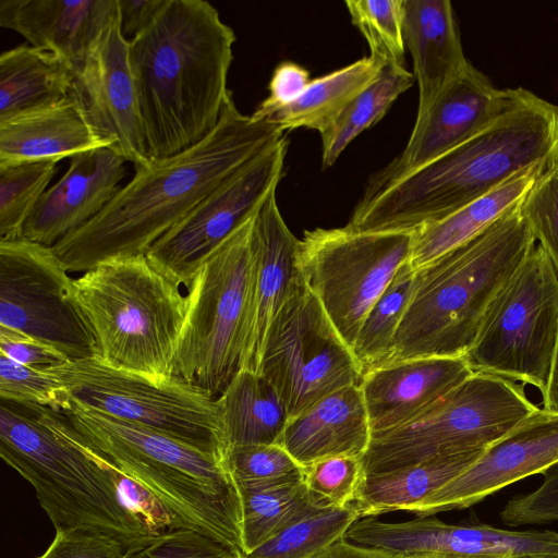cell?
Masks as SVG:
<instances>
[{
    "mask_svg": "<svg viewBox=\"0 0 558 558\" xmlns=\"http://www.w3.org/2000/svg\"><path fill=\"white\" fill-rule=\"evenodd\" d=\"M126 162L109 147L73 156L61 179L47 189L34 207L23 236L53 246L92 220L121 189Z\"/></svg>",
    "mask_w": 558,
    "mask_h": 558,
    "instance_id": "obj_19",
    "label": "cell"
},
{
    "mask_svg": "<svg viewBox=\"0 0 558 558\" xmlns=\"http://www.w3.org/2000/svg\"><path fill=\"white\" fill-rule=\"evenodd\" d=\"M70 97L99 138L134 168L147 166L146 134L118 11L74 73Z\"/></svg>",
    "mask_w": 558,
    "mask_h": 558,
    "instance_id": "obj_16",
    "label": "cell"
},
{
    "mask_svg": "<svg viewBox=\"0 0 558 558\" xmlns=\"http://www.w3.org/2000/svg\"><path fill=\"white\" fill-rule=\"evenodd\" d=\"M544 409L558 412V349L555 357L551 378L547 391L543 396Z\"/></svg>",
    "mask_w": 558,
    "mask_h": 558,
    "instance_id": "obj_49",
    "label": "cell"
},
{
    "mask_svg": "<svg viewBox=\"0 0 558 558\" xmlns=\"http://www.w3.org/2000/svg\"><path fill=\"white\" fill-rule=\"evenodd\" d=\"M1 401L24 407L62 411L69 397L59 378L49 371L33 368L0 353Z\"/></svg>",
    "mask_w": 558,
    "mask_h": 558,
    "instance_id": "obj_39",
    "label": "cell"
},
{
    "mask_svg": "<svg viewBox=\"0 0 558 558\" xmlns=\"http://www.w3.org/2000/svg\"><path fill=\"white\" fill-rule=\"evenodd\" d=\"M405 558H515L510 555H471V554H451V553H433Z\"/></svg>",
    "mask_w": 558,
    "mask_h": 558,
    "instance_id": "obj_50",
    "label": "cell"
},
{
    "mask_svg": "<svg viewBox=\"0 0 558 558\" xmlns=\"http://www.w3.org/2000/svg\"><path fill=\"white\" fill-rule=\"evenodd\" d=\"M473 373L464 355L397 361L367 373L360 388L372 434L412 420Z\"/></svg>",
    "mask_w": 558,
    "mask_h": 558,
    "instance_id": "obj_22",
    "label": "cell"
},
{
    "mask_svg": "<svg viewBox=\"0 0 558 558\" xmlns=\"http://www.w3.org/2000/svg\"><path fill=\"white\" fill-rule=\"evenodd\" d=\"M217 399L228 449L279 444L289 413L274 385L260 373L241 369Z\"/></svg>",
    "mask_w": 558,
    "mask_h": 558,
    "instance_id": "obj_30",
    "label": "cell"
},
{
    "mask_svg": "<svg viewBox=\"0 0 558 558\" xmlns=\"http://www.w3.org/2000/svg\"><path fill=\"white\" fill-rule=\"evenodd\" d=\"M520 208L536 243L558 272V165L536 180Z\"/></svg>",
    "mask_w": 558,
    "mask_h": 558,
    "instance_id": "obj_41",
    "label": "cell"
},
{
    "mask_svg": "<svg viewBox=\"0 0 558 558\" xmlns=\"http://www.w3.org/2000/svg\"><path fill=\"white\" fill-rule=\"evenodd\" d=\"M255 217L225 240L186 288L173 375L218 398L243 368L255 269Z\"/></svg>",
    "mask_w": 558,
    "mask_h": 558,
    "instance_id": "obj_8",
    "label": "cell"
},
{
    "mask_svg": "<svg viewBox=\"0 0 558 558\" xmlns=\"http://www.w3.org/2000/svg\"><path fill=\"white\" fill-rule=\"evenodd\" d=\"M537 409L520 384L473 373L412 420L372 434L362 457L364 473H384L439 456L487 449Z\"/></svg>",
    "mask_w": 558,
    "mask_h": 558,
    "instance_id": "obj_9",
    "label": "cell"
},
{
    "mask_svg": "<svg viewBox=\"0 0 558 558\" xmlns=\"http://www.w3.org/2000/svg\"><path fill=\"white\" fill-rule=\"evenodd\" d=\"M167 0H118L120 27L128 41L144 32L158 16Z\"/></svg>",
    "mask_w": 558,
    "mask_h": 558,
    "instance_id": "obj_47",
    "label": "cell"
},
{
    "mask_svg": "<svg viewBox=\"0 0 558 558\" xmlns=\"http://www.w3.org/2000/svg\"><path fill=\"white\" fill-rule=\"evenodd\" d=\"M182 286L146 254L102 260L75 278L98 357L144 376H172L187 310Z\"/></svg>",
    "mask_w": 558,
    "mask_h": 558,
    "instance_id": "obj_7",
    "label": "cell"
},
{
    "mask_svg": "<svg viewBox=\"0 0 558 558\" xmlns=\"http://www.w3.org/2000/svg\"><path fill=\"white\" fill-rule=\"evenodd\" d=\"M236 485L242 506V555L317 507L308 498L303 476Z\"/></svg>",
    "mask_w": 558,
    "mask_h": 558,
    "instance_id": "obj_32",
    "label": "cell"
},
{
    "mask_svg": "<svg viewBox=\"0 0 558 558\" xmlns=\"http://www.w3.org/2000/svg\"><path fill=\"white\" fill-rule=\"evenodd\" d=\"M556 165L558 107L523 87L511 88L506 108L472 137L402 177L369 184L347 226L413 233L526 168Z\"/></svg>",
    "mask_w": 558,
    "mask_h": 558,
    "instance_id": "obj_2",
    "label": "cell"
},
{
    "mask_svg": "<svg viewBox=\"0 0 558 558\" xmlns=\"http://www.w3.org/2000/svg\"><path fill=\"white\" fill-rule=\"evenodd\" d=\"M123 558H242V553L201 532L180 529L131 548Z\"/></svg>",
    "mask_w": 558,
    "mask_h": 558,
    "instance_id": "obj_42",
    "label": "cell"
},
{
    "mask_svg": "<svg viewBox=\"0 0 558 558\" xmlns=\"http://www.w3.org/2000/svg\"><path fill=\"white\" fill-rule=\"evenodd\" d=\"M558 349V272L536 243L489 304L464 355L474 373L532 385L544 396Z\"/></svg>",
    "mask_w": 558,
    "mask_h": 558,
    "instance_id": "obj_11",
    "label": "cell"
},
{
    "mask_svg": "<svg viewBox=\"0 0 558 558\" xmlns=\"http://www.w3.org/2000/svg\"><path fill=\"white\" fill-rule=\"evenodd\" d=\"M118 11V0H0V26L52 52L74 71Z\"/></svg>",
    "mask_w": 558,
    "mask_h": 558,
    "instance_id": "obj_23",
    "label": "cell"
},
{
    "mask_svg": "<svg viewBox=\"0 0 558 558\" xmlns=\"http://www.w3.org/2000/svg\"><path fill=\"white\" fill-rule=\"evenodd\" d=\"M283 137L275 122L240 112L231 96L207 137L172 157L134 168L131 181L98 215L52 248L71 272L145 254L214 190Z\"/></svg>",
    "mask_w": 558,
    "mask_h": 558,
    "instance_id": "obj_1",
    "label": "cell"
},
{
    "mask_svg": "<svg viewBox=\"0 0 558 558\" xmlns=\"http://www.w3.org/2000/svg\"><path fill=\"white\" fill-rule=\"evenodd\" d=\"M558 466V412L538 408L466 470L411 512L417 517L469 508L508 485Z\"/></svg>",
    "mask_w": 558,
    "mask_h": 558,
    "instance_id": "obj_17",
    "label": "cell"
},
{
    "mask_svg": "<svg viewBox=\"0 0 558 558\" xmlns=\"http://www.w3.org/2000/svg\"><path fill=\"white\" fill-rule=\"evenodd\" d=\"M73 69L57 54L21 45L0 56V123L69 98Z\"/></svg>",
    "mask_w": 558,
    "mask_h": 558,
    "instance_id": "obj_28",
    "label": "cell"
},
{
    "mask_svg": "<svg viewBox=\"0 0 558 558\" xmlns=\"http://www.w3.org/2000/svg\"><path fill=\"white\" fill-rule=\"evenodd\" d=\"M352 24L366 39L371 56L404 65L403 0H348Z\"/></svg>",
    "mask_w": 558,
    "mask_h": 558,
    "instance_id": "obj_37",
    "label": "cell"
},
{
    "mask_svg": "<svg viewBox=\"0 0 558 558\" xmlns=\"http://www.w3.org/2000/svg\"><path fill=\"white\" fill-rule=\"evenodd\" d=\"M535 245L519 205L476 238L414 270L389 363L465 355L489 304Z\"/></svg>",
    "mask_w": 558,
    "mask_h": 558,
    "instance_id": "obj_5",
    "label": "cell"
},
{
    "mask_svg": "<svg viewBox=\"0 0 558 558\" xmlns=\"http://www.w3.org/2000/svg\"><path fill=\"white\" fill-rule=\"evenodd\" d=\"M384 64L380 59L368 56L311 80L295 101L277 111L269 120L283 132L307 128L322 134L377 78Z\"/></svg>",
    "mask_w": 558,
    "mask_h": 558,
    "instance_id": "obj_31",
    "label": "cell"
},
{
    "mask_svg": "<svg viewBox=\"0 0 558 558\" xmlns=\"http://www.w3.org/2000/svg\"><path fill=\"white\" fill-rule=\"evenodd\" d=\"M362 458L336 456L303 466V484L319 508L351 506L364 478Z\"/></svg>",
    "mask_w": 558,
    "mask_h": 558,
    "instance_id": "obj_38",
    "label": "cell"
},
{
    "mask_svg": "<svg viewBox=\"0 0 558 558\" xmlns=\"http://www.w3.org/2000/svg\"><path fill=\"white\" fill-rule=\"evenodd\" d=\"M413 233L316 228L304 232L298 266L333 327L351 349L376 301L409 262Z\"/></svg>",
    "mask_w": 558,
    "mask_h": 558,
    "instance_id": "obj_12",
    "label": "cell"
},
{
    "mask_svg": "<svg viewBox=\"0 0 558 558\" xmlns=\"http://www.w3.org/2000/svg\"><path fill=\"white\" fill-rule=\"evenodd\" d=\"M515 558H558V556H549V555H526V556H518Z\"/></svg>",
    "mask_w": 558,
    "mask_h": 558,
    "instance_id": "obj_51",
    "label": "cell"
},
{
    "mask_svg": "<svg viewBox=\"0 0 558 558\" xmlns=\"http://www.w3.org/2000/svg\"><path fill=\"white\" fill-rule=\"evenodd\" d=\"M511 88L498 89L471 63L416 114L402 153L374 177L384 184L413 171L462 144L508 105Z\"/></svg>",
    "mask_w": 558,
    "mask_h": 558,
    "instance_id": "obj_18",
    "label": "cell"
},
{
    "mask_svg": "<svg viewBox=\"0 0 558 558\" xmlns=\"http://www.w3.org/2000/svg\"><path fill=\"white\" fill-rule=\"evenodd\" d=\"M413 283L414 270L408 262L365 316L352 347L363 376L389 363L395 336L411 298Z\"/></svg>",
    "mask_w": 558,
    "mask_h": 558,
    "instance_id": "obj_34",
    "label": "cell"
},
{
    "mask_svg": "<svg viewBox=\"0 0 558 558\" xmlns=\"http://www.w3.org/2000/svg\"><path fill=\"white\" fill-rule=\"evenodd\" d=\"M311 82L310 72L292 61H283L272 72L269 95L253 112L257 120H269L277 111L295 101Z\"/></svg>",
    "mask_w": 558,
    "mask_h": 558,
    "instance_id": "obj_45",
    "label": "cell"
},
{
    "mask_svg": "<svg viewBox=\"0 0 558 558\" xmlns=\"http://www.w3.org/2000/svg\"><path fill=\"white\" fill-rule=\"evenodd\" d=\"M486 449L439 456L389 472L367 474L351 506L359 519L412 511L427 496L472 465Z\"/></svg>",
    "mask_w": 558,
    "mask_h": 558,
    "instance_id": "obj_29",
    "label": "cell"
},
{
    "mask_svg": "<svg viewBox=\"0 0 558 558\" xmlns=\"http://www.w3.org/2000/svg\"><path fill=\"white\" fill-rule=\"evenodd\" d=\"M310 558H397L381 550L352 544L344 538L337 541Z\"/></svg>",
    "mask_w": 558,
    "mask_h": 558,
    "instance_id": "obj_48",
    "label": "cell"
},
{
    "mask_svg": "<svg viewBox=\"0 0 558 558\" xmlns=\"http://www.w3.org/2000/svg\"><path fill=\"white\" fill-rule=\"evenodd\" d=\"M357 519L352 506L315 507L242 558H310L343 538Z\"/></svg>",
    "mask_w": 558,
    "mask_h": 558,
    "instance_id": "obj_35",
    "label": "cell"
},
{
    "mask_svg": "<svg viewBox=\"0 0 558 558\" xmlns=\"http://www.w3.org/2000/svg\"><path fill=\"white\" fill-rule=\"evenodd\" d=\"M108 147L70 96L52 107L0 123V166L23 161H59Z\"/></svg>",
    "mask_w": 558,
    "mask_h": 558,
    "instance_id": "obj_26",
    "label": "cell"
},
{
    "mask_svg": "<svg viewBox=\"0 0 558 558\" xmlns=\"http://www.w3.org/2000/svg\"><path fill=\"white\" fill-rule=\"evenodd\" d=\"M375 546L395 557L433 553L558 556V533L509 531L486 524H449L433 515L384 522L374 530Z\"/></svg>",
    "mask_w": 558,
    "mask_h": 558,
    "instance_id": "obj_20",
    "label": "cell"
},
{
    "mask_svg": "<svg viewBox=\"0 0 558 558\" xmlns=\"http://www.w3.org/2000/svg\"><path fill=\"white\" fill-rule=\"evenodd\" d=\"M258 373L274 385L289 418L325 396L361 386L363 380L351 349L306 284L271 320Z\"/></svg>",
    "mask_w": 558,
    "mask_h": 558,
    "instance_id": "obj_14",
    "label": "cell"
},
{
    "mask_svg": "<svg viewBox=\"0 0 558 558\" xmlns=\"http://www.w3.org/2000/svg\"><path fill=\"white\" fill-rule=\"evenodd\" d=\"M54 160L0 166V241L23 236L34 207L57 173Z\"/></svg>",
    "mask_w": 558,
    "mask_h": 558,
    "instance_id": "obj_36",
    "label": "cell"
},
{
    "mask_svg": "<svg viewBox=\"0 0 558 558\" xmlns=\"http://www.w3.org/2000/svg\"><path fill=\"white\" fill-rule=\"evenodd\" d=\"M226 465L236 484L303 476V468L279 444L231 447L226 454Z\"/></svg>",
    "mask_w": 558,
    "mask_h": 558,
    "instance_id": "obj_40",
    "label": "cell"
},
{
    "mask_svg": "<svg viewBox=\"0 0 558 558\" xmlns=\"http://www.w3.org/2000/svg\"><path fill=\"white\" fill-rule=\"evenodd\" d=\"M60 412L90 448L151 492L186 529L241 550V497L223 458L70 400Z\"/></svg>",
    "mask_w": 558,
    "mask_h": 558,
    "instance_id": "obj_6",
    "label": "cell"
},
{
    "mask_svg": "<svg viewBox=\"0 0 558 558\" xmlns=\"http://www.w3.org/2000/svg\"><path fill=\"white\" fill-rule=\"evenodd\" d=\"M288 141L283 137L214 190L145 253L186 287L197 268L277 190Z\"/></svg>",
    "mask_w": 558,
    "mask_h": 558,
    "instance_id": "obj_15",
    "label": "cell"
},
{
    "mask_svg": "<svg viewBox=\"0 0 558 558\" xmlns=\"http://www.w3.org/2000/svg\"><path fill=\"white\" fill-rule=\"evenodd\" d=\"M0 456L32 485L56 531L100 532L131 548L157 537L124 502L122 473L61 412L1 401Z\"/></svg>",
    "mask_w": 558,
    "mask_h": 558,
    "instance_id": "obj_4",
    "label": "cell"
},
{
    "mask_svg": "<svg viewBox=\"0 0 558 558\" xmlns=\"http://www.w3.org/2000/svg\"><path fill=\"white\" fill-rule=\"evenodd\" d=\"M549 169L526 168L487 194L413 232L409 263L413 270L476 238L521 204L536 180Z\"/></svg>",
    "mask_w": 558,
    "mask_h": 558,
    "instance_id": "obj_27",
    "label": "cell"
},
{
    "mask_svg": "<svg viewBox=\"0 0 558 558\" xmlns=\"http://www.w3.org/2000/svg\"><path fill=\"white\" fill-rule=\"evenodd\" d=\"M403 39L418 86V113L470 62L449 0H403Z\"/></svg>",
    "mask_w": 558,
    "mask_h": 558,
    "instance_id": "obj_25",
    "label": "cell"
},
{
    "mask_svg": "<svg viewBox=\"0 0 558 558\" xmlns=\"http://www.w3.org/2000/svg\"><path fill=\"white\" fill-rule=\"evenodd\" d=\"M126 544L100 532L58 530L44 554L37 558H123Z\"/></svg>",
    "mask_w": 558,
    "mask_h": 558,
    "instance_id": "obj_44",
    "label": "cell"
},
{
    "mask_svg": "<svg viewBox=\"0 0 558 558\" xmlns=\"http://www.w3.org/2000/svg\"><path fill=\"white\" fill-rule=\"evenodd\" d=\"M235 34L204 0H167L155 21L129 41V59L150 159L202 142L228 99Z\"/></svg>",
    "mask_w": 558,
    "mask_h": 558,
    "instance_id": "obj_3",
    "label": "cell"
},
{
    "mask_svg": "<svg viewBox=\"0 0 558 558\" xmlns=\"http://www.w3.org/2000/svg\"><path fill=\"white\" fill-rule=\"evenodd\" d=\"M414 81L405 66L385 62L377 78L320 134L323 168L332 166L357 135L377 123Z\"/></svg>",
    "mask_w": 558,
    "mask_h": 558,
    "instance_id": "obj_33",
    "label": "cell"
},
{
    "mask_svg": "<svg viewBox=\"0 0 558 558\" xmlns=\"http://www.w3.org/2000/svg\"><path fill=\"white\" fill-rule=\"evenodd\" d=\"M299 244L300 240L281 216L275 191L255 217V269L242 369L258 373L271 320L288 299L305 284L298 266Z\"/></svg>",
    "mask_w": 558,
    "mask_h": 558,
    "instance_id": "obj_21",
    "label": "cell"
},
{
    "mask_svg": "<svg viewBox=\"0 0 558 558\" xmlns=\"http://www.w3.org/2000/svg\"><path fill=\"white\" fill-rule=\"evenodd\" d=\"M70 274L52 246L24 236L0 241V326L40 340L70 360L99 356Z\"/></svg>",
    "mask_w": 558,
    "mask_h": 558,
    "instance_id": "obj_13",
    "label": "cell"
},
{
    "mask_svg": "<svg viewBox=\"0 0 558 558\" xmlns=\"http://www.w3.org/2000/svg\"><path fill=\"white\" fill-rule=\"evenodd\" d=\"M0 353L23 365L49 371L70 359L56 348L25 333L0 326Z\"/></svg>",
    "mask_w": 558,
    "mask_h": 558,
    "instance_id": "obj_46",
    "label": "cell"
},
{
    "mask_svg": "<svg viewBox=\"0 0 558 558\" xmlns=\"http://www.w3.org/2000/svg\"><path fill=\"white\" fill-rule=\"evenodd\" d=\"M371 437L361 388L351 385L290 417L279 445L303 468L336 456L362 458Z\"/></svg>",
    "mask_w": 558,
    "mask_h": 558,
    "instance_id": "obj_24",
    "label": "cell"
},
{
    "mask_svg": "<svg viewBox=\"0 0 558 558\" xmlns=\"http://www.w3.org/2000/svg\"><path fill=\"white\" fill-rule=\"evenodd\" d=\"M500 519L509 526L558 520V466L544 474L535 490L510 499L500 511Z\"/></svg>",
    "mask_w": 558,
    "mask_h": 558,
    "instance_id": "obj_43",
    "label": "cell"
},
{
    "mask_svg": "<svg viewBox=\"0 0 558 558\" xmlns=\"http://www.w3.org/2000/svg\"><path fill=\"white\" fill-rule=\"evenodd\" d=\"M69 400L141 424L226 460L228 442L217 398L178 377L153 378L119 369L98 356L49 369Z\"/></svg>",
    "mask_w": 558,
    "mask_h": 558,
    "instance_id": "obj_10",
    "label": "cell"
}]
</instances>
